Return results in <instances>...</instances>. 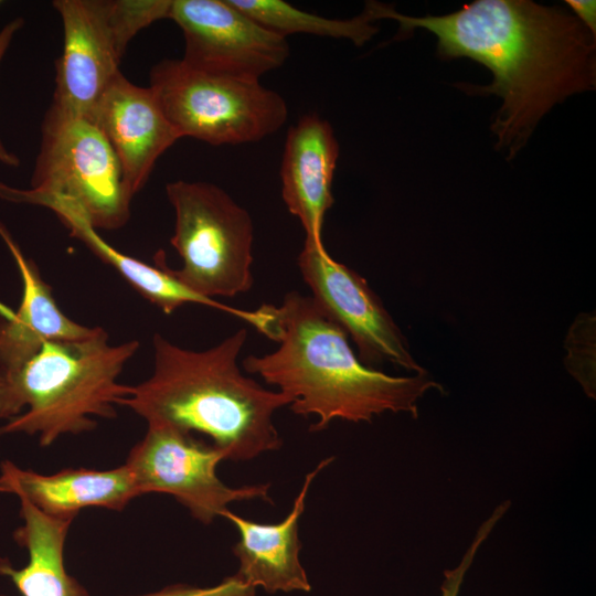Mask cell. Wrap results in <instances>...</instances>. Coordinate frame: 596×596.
<instances>
[{"instance_id":"5bb4252c","label":"cell","mask_w":596,"mask_h":596,"mask_svg":"<svg viewBox=\"0 0 596 596\" xmlns=\"http://www.w3.org/2000/svg\"><path fill=\"white\" fill-rule=\"evenodd\" d=\"M333 460L334 457L322 459L305 476L290 512L278 523H258L230 510L223 513L240 533L233 546L240 563L235 575L240 579L255 588L263 587L269 594L310 592L311 585L299 557L298 524L312 481Z\"/></svg>"},{"instance_id":"603a6c76","label":"cell","mask_w":596,"mask_h":596,"mask_svg":"<svg viewBox=\"0 0 596 596\" xmlns=\"http://www.w3.org/2000/svg\"><path fill=\"white\" fill-rule=\"evenodd\" d=\"M24 20L17 18L9 21L2 29H0V64L13 41L14 35L22 29ZM0 163L8 167H18L20 159L11 152L0 139Z\"/></svg>"},{"instance_id":"3957f363","label":"cell","mask_w":596,"mask_h":596,"mask_svg":"<svg viewBox=\"0 0 596 596\" xmlns=\"http://www.w3.org/2000/svg\"><path fill=\"white\" fill-rule=\"evenodd\" d=\"M246 341L247 330L241 328L211 348L191 350L155 333L152 373L130 385L118 405L148 425L207 436L226 460L278 450L283 439L274 415L291 400L243 373L238 359Z\"/></svg>"},{"instance_id":"9c48e42d","label":"cell","mask_w":596,"mask_h":596,"mask_svg":"<svg viewBox=\"0 0 596 596\" xmlns=\"http://www.w3.org/2000/svg\"><path fill=\"white\" fill-rule=\"evenodd\" d=\"M297 265L317 305L354 343L366 366L390 363L426 373L409 351L402 331L366 280L332 259L323 244L305 241Z\"/></svg>"},{"instance_id":"8992f818","label":"cell","mask_w":596,"mask_h":596,"mask_svg":"<svg viewBox=\"0 0 596 596\" xmlns=\"http://www.w3.org/2000/svg\"><path fill=\"white\" fill-rule=\"evenodd\" d=\"M166 193L175 215L170 244L182 260L171 274L207 299L251 290L254 224L247 210L205 181H172Z\"/></svg>"},{"instance_id":"ffe728a7","label":"cell","mask_w":596,"mask_h":596,"mask_svg":"<svg viewBox=\"0 0 596 596\" xmlns=\"http://www.w3.org/2000/svg\"><path fill=\"white\" fill-rule=\"evenodd\" d=\"M566 365L572 374L592 393L595 376V317L581 315L573 323L566 339Z\"/></svg>"},{"instance_id":"7402d4cb","label":"cell","mask_w":596,"mask_h":596,"mask_svg":"<svg viewBox=\"0 0 596 596\" xmlns=\"http://www.w3.org/2000/svg\"><path fill=\"white\" fill-rule=\"evenodd\" d=\"M256 588L235 574L225 577L216 585L199 587L189 584H173L160 590L135 596H255ZM132 596V595H130Z\"/></svg>"},{"instance_id":"4fadbf2b","label":"cell","mask_w":596,"mask_h":596,"mask_svg":"<svg viewBox=\"0 0 596 596\" xmlns=\"http://www.w3.org/2000/svg\"><path fill=\"white\" fill-rule=\"evenodd\" d=\"M339 143L329 121L317 114L302 116L287 132L280 179L287 210L305 231V241L322 242V226L332 206V182Z\"/></svg>"},{"instance_id":"e0dca14e","label":"cell","mask_w":596,"mask_h":596,"mask_svg":"<svg viewBox=\"0 0 596 596\" xmlns=\"http://www.w3.org/2000/svg\"><path fill=\"white\" fill-rule=\"evenodd\" d=\"M53 211L61 223L70 231V235L79 240L100 260L113 267L131 288L166 315H171L187 304H198L221 310L240 318L255 329L259 323V315L255 310H243L227 306L219 300L203 298L187 289L170 272L164 254L159 252L156 266L131 257L107 243L86 220L73 209L53 203L46 209Z\"/></svg>"},{"instance_id":"7a4b0ae2","label":"cell","mask_w":596,"mask_h":596,"mask_svg":"<svg viewBox=\"0 0 596 596\" xmlns=\"http://www.w3.org/2000/svg\"><path fill=\"white\" fill-rule=\"evenodd\" d=\"M258 332L278 343L275 351L249 354L241 362L248 374L260 376L291 400L289 408L317 417L319 432L334 419L372 422L385 412L417 417V402L443 386L424 374L392 376L363 364L345 332L311 296L289 291L280 305L263 304Z\"/></svg>"},{"instance_id":"ac0fdd59","label":"cell","mask_w":596,"mask_h":596,"mask_svg":"<svg viewBox=\"0 0 596 596\" xmlns=\"http://www.w3.org/2000/svg\"><path fill=\"white\" fill-rule=\"evenodd\" d=\"M23 524L14 541L28 551L29 562L15 568L0 558V575L9 577L22 596H91L64 566V545L72 519L52 518L20 499Z\"/></svg>"},{"instance_id":"44dd1931","label":"cell","mask_w":596,"mask_h":596,"mask_svg":"<svg viewBox=\"0 0 596 596\" xmlns=\"http://www.w3.org/2000/svg\"><path fill=\"white\" fill-rule=\"evenodd\" d=\"M509 505L510 502L507 501L496 508L491 517L486 520L479 528L473 542L467 550L459 565H457L453 570L445 571L444 581L440 586V596H459L465 575L472 564L477 551L479 550L480 545L487 540L488 535L490 534L497 522L505 513Z\"/></svg>"},{"instance_id":"8fae6325","label":"cell","mask_w":596,"mask_h":596,"mask_svg":"<svg viewBox=\"0 0 596 596\" xmlns=\"http://www.w3.org/2000/svg\"><path fill=\"white\" fill-rule=\"evenodd\" d=\"M63 25L52 106L91 118L114 77L128 42L119 32L110 0H55Z\"/></svg>"},{"instance_id":"52a82bcc","label":"cell","mask_w":596,"mask_h":596,"mask_svg":"<svg viewBox=\"0 0 596 596\" xmlns=\"http://www.w3.org/2000/svg\"><path fill=\"white\" fill-rule=\"evenodd\" d=\"M180 138L213 146L255 142L277 131L288 107L260 81L206 73L181 58H166L150 72V85Z\"/></svg>"},{"instance_id":"d4e9b609","label":"cell","mask_w":596,"mask_h":596,"mask_svg":"<svg viewBox=\"0 0 596 596\" xmlns=\"http://www.w3.org/2000/svg\"><path fill=\"white\" fill-rule=\"evenodd\" d=\"M2 3H3V2L0 0V7L2 6Z\"/></svg>"},{"instance_id":"30bf717a","label":"cell","mask_w":596,"mask_h":596,"mask_svg":"<svg viewBox=\"0 0 596 596\" xmlns=\"http://www.w3.org/2000/svg\"><path fill=\"white\" fill-rule=\"evenodd\" d=\"M168 19L184 38L181 60L206 73L260 81L289 55L287 38L263 26L231 0H172Z\"/></svg>"},{"instance_id":"cb8c5ba5","label":"cell","mask_w":596,"mask_h":596,"mask_svg":"<svg viewBox=\"0 0 596 596\" xmlns=\"http://www.w3.org/2000/svg\"><path fill=\"white\" fill-rule=\"evenodd\" d=\"M575 17L596 35V2L593 0H566Z\"/></svg>"},{"instance_id":"9a60e30c","label":"cell","mask_w":596,"mask_h":596,"mask_svg":"<svg viewBox=\"0 0 596 596\" xmlns=\"http://www.w3.org/2000/svg\"><path fill=\"white\" fill-rule=\"evenodd\" d=\"M0 492L15 494L49 517L72 520L86 507L123 511L138 497L126 465L109 470L66 468L42 475L10 460L0 464Z\"/></svg>"},{"instance_id":"2e32d148","label":"cell","mask_w":596,"mask_h":596,"mask_svg":"<svg viewBox=\"0 0 596 596\" xmlns=\"http://www.w3.org/2000/svg\"><path fill=\"white\" fill-rule=\"evenodd\" d=\"M0 237L13 257L22 281L21 302L15 310L0 301V366L21 362L44 341L83 340L97 333L100 327L83 326L60 309L51 286L1 222Z\"/></svg>"},{"instance_id":"277c9868","label":"cell","mask_w":596,"mask_h":596,"mask_svg":"<svg viewBox=\"0 0 596 596\" xmlns=\"http://www.w3.org/2000/svg\"><path fill=\"white\" fill-rule=\"evenodd\" d=\"M139 341L110 344L100 328L74 341H44L19 363L0 366V435L38 436L42 447L63 435L96 427L93 416L116 417L115 405L130 385L117 380Z\"/></svg>"},{"instance_id":"ba28073f","label":"cell","mask_w":596,"mask_h":596,"mask_svg":"<svg viewBox=\"0 0 596 596\" xmlns=\"http://www.w3.org/2000/svg\"><path fill=\"white\" fill-rule=\"evenodd\" d=\"M225 455L211 443L168 425H148L129 451V469L138 496L166 493L204 524L222 517L237 501L262 499L273 503L269 483L230 487L216 475Z\"/></svg>"},{"instance_id":"484cf974","label":"cell","mask_w":596,"mask_h":596,"mask_svg":"<svg viewBox=\"0 0 596 596\" xmlns=\"http://www.w3.org/2000/svg\"><path fill=\"white\" fill-rule=\"evenodd\" d=\"M0 596H6V595H3V594H0Z\"/></svg>"},{"instance_id":"6da1fadb","label":"cell","mask_w":596,"mask_h":596,"mask_svg":"<svg viewBox=\"0 0 596 596\" xmlns=\"http://www.w3.org/2000/svg\"><path fill=\"white\" fill-rule=\"evenodd\" d=\"M375 19L400 23V35L423 28L440 58L467 57L487 66L502 105L491 125L497 149L512 159L539 120L566 97L596 85L595 35L572 13L530 0H476L445 15L414 18L374 3Z\"/></svg>"},{"instance_id":"7c38bea8","label":"cell","mask_w":596,"mask_h":596,"mask_svg":"<svg viewBox=\"0 0 596 596\" xmlns=\"http://www.w3.org/2000/svg\"><path fill=\"white\" fill-rule=\"evenodd\" d=\"M91 119L114 149L132 198L159 157L180 139L152 89L131 83L121 72L102 94Z\"/></svg>"},{"instance_id":"d6986e66","label":"cell","mask_w":596,"mask_h":596,"mask_svg":"<svg viewBox=\"0 0 596 596\" xmlns=\"http://www.w3.org/2000/svg\"><path fill=\"white\" fill-rule=\"evenodd\" d=\"M244 13L266 29L287 38L296 33L348 39L363 45L376 32L370 4L358 17L349 20L329 19L295 8L283 0H231Z\"/></svg>"},{"instance_id":"5b68a950","label":"cell","mask_w":596,"mask_h":596,"mask_svg":"<svg viewBox=\"0 0 596 596\" xmlns=\"http://www.w3.org/2000/svg\"><path fill=\"white\" fill-rule=\"evenodd\" d=\"M0 200L44 207L60 203L82 214L95 230H118L130 219L132 196L97 125L51 105L42 123L31 187L0 181Z\"/></svg>"}]
</instances>
